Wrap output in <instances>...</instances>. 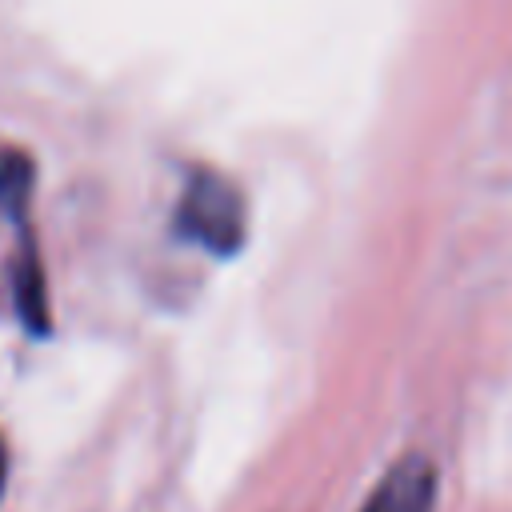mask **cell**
<instances>
[{"instance_id":"1","label":"cell","mask_w":512,"mask_h":512,"mask_svg":"<svg viewBox=\"0 0 512 512\" xmlns=\"http://www.w3.org/2000/svg\"><path fill=\"white\" fill-rule=\"evenodd\" d=\"M176 232L212 256H236L248 236V204L240 188L212 168H196L176 204Z\"/></svg>"},{"instance_id":"2","label":"cell","mask_w":512,"mask_h":512,"mask_svg":"<svg viewBox=\"0 0 512 512\" xmlns=\"http://www.w3.org/2000/svg\"><path fill=\"white\" fill-rule=\"evenodd\" d=\"M436 508V468L428 456H400L368 492L356 512H432Z\"/></svg>"},{"instance_id":"3","label":"cell","mask_w":512,"mask_h":512,"mask_svg":"<svg viewBox=\"0 0 512 512\" xmlns=\"http://www.w3.org/2000/svg\"><path fill=\"white\" fill-rule=\"evenodd\" d=\"M12 300H16V316L32 336H48L52 328V312H48V276L40 264V252L32 244V236H24V248L12 264Z\"/></svg>"},{"instance_id":"4","label":"cell","mask_w":512,"mask_h":512,"mask_svg":"<svg viewBox=\"0 0 512 512\" xmlns=\"http://www.w3.org/2000/svg\"><path fill=\"white\" fill-rule=\"evenodd\" d=\"M32 176H36V164L28 152H0V220H16L28 204V192H32Z\"/></svg>"},{"instance_id":"5","label":"cell","mask_w":512,"mask_h":512,"mask_svg":"<svg viewBox=\"0 0 512 512\" xmlns=\"http://www.w3.org/2000/svg\"><path fill=\"white\" fill-rule=\"evenodd\" d=\"M4 472H8V456H4V444H0V488H4Z\"/></svg>"}]
</instances>
